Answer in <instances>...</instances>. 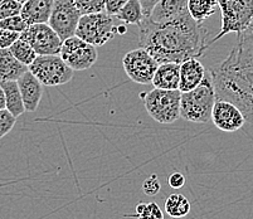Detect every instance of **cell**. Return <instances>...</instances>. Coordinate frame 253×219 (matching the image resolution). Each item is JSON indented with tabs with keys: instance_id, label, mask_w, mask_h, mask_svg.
I'll list each match as a JSON object with an SVG mask.
<instances>
[{
	"instance_id": "1",
	"label": "cell",
	"mask_w": 253,
	"mask_h": 219,
	"mask_svg": "<svg viewBox=\"0 0 253 219\" xmlns=\"http://www.w3.org/2000/svg\"><path fill=\"white\" fill-rule=\"evenodd\" d=\"M137 27L140 47L148 50L158 63H181L199 58L209 47L208 31L203 23L193 19L189 11L165 22H153L145 17Z\"/></svg>"
},
{
	"instance_id": "14",
	"label": "cell",
	"mask_w": 253,
	"mask_h": 219,
	"mask_svg": "<svg viewBox=\"0 0 253 219\" xmlns=\"http://www.w3.org/2000/svg\"><path fill=\"white\" fill-rule=\"evenodd\" d=\"M207 70L198 58H189L180 63V78H179V91H192L203 81Z\"/></svg>"
},
{
	"instance_id": "28",
	"label": "cell",
	"mask_w": 253,
	"mask_h": 219,
	"mask_svg": "<svg viewBox=\"0 0 253 219\" xmlns=\"http://www.w3.org/2000/svg\"><path fill=\"white\" fill-rule=\"evenodd\" d=\"M15 122H17V117L13 116L6 108L0 110V139H3L4 136H6L13 130Z\"/></svg>"
},
{
	"instance_id": "26",
	"label": "cell",
	"mask_w": 253,
	"mask_h": 219,
	"mask_svg": "<svg viewBox=\"0 0 253 219\" xmlns=\"http://www.w3.org/2000/svg\"><path fill=\"white\" fill-rule=\"evenodd\" d=\"M22 5L17 0H1L0 1V20L5 18L20 15Z\"/></svg>"
},
{
	"instance_id": "18",
	"label": "cell",
	"mask_w": 253,
	"mask_h": 219,
	"mask_svg": "<svg viewBox=\"0 0 253 219\" xmlns=\"http://www.w3.org/2000/svg\"><path fill=\"white\" fill-rule=\"evenodd\" d=\"M28 70V66L20 63L9 48H0V82L17 81Z\"/></svg>"
},
{
	"instance_id": "4",
	"label": "cell",
	"mask_w": 253,
	"mask_h": 219,
	"mask_svg": "<svg viewBox=\"0 0 253 219\" xmlns=\"http://www.w3.org/2000/svg\"><path fill=\"white\" fill-rule=\"evenodd\" d=\"M218 8L222 13V25L209 45L229 33L241 36L253 25V0H218Z\"/></svg>"
},
{
	"instance_id": "16",
	"label": "cell",
	"mask_w": 253,
	"mask_h": 219,
	"mask_svg": "<svg viewBox=\"0 0 253 219\" xmlns=\"http://www.w3.org/2000/svg\"><path fill=\"white\" fill-rule=\"evenodd\" d=\"M179 78H180V63L165 62V63H159L151 84L155 88L179 89Z\"/></svg>"
},
{
	"instance_id": "17",
	"label": "cell",
	"mask_w": 253,
	"mask_h": 219,
	"mask_svg": "<svg viewBox=\"0 0 253 219\" xmlns=\"http://www.w3.org/2000/svg\"><path fill=\"white\" fill-rule=\"evenodd\" d=\"M188 1L189 0H159L149 18L153 22L174 19L188 11Z\"/></svg>"
},
{
	"instance_id": "3",
	"label": "cell",
	"mask_w": 253,
	"mask_h": 219,
	"mask_svg": "<svg viewBox=\"0 0 253 219\" xmlns=\"http://www.w3.org/2000/svg\"><path fill=\"white\" fill-rule=\"evenodd\" d=\"M215 100L217 93L209 71L195 88L181 93L180 117L193 124H207L211 121V110Z\"/></svg>"
},
{
	"instance_id": "34",
	"label": "cell",
	"mask_w": 253,
	"mask_h": 219,
	"mask_svg": "<svg viewBox=\"0 0 253 219\" xmlns=\"http://www.w3.org/2000/svg\"><path fill=\"white\" fill-rule=\"evenodd\" d=\"M5 108V94H4V89L0 85V110Z\"/></svg>"
},
{
	"instance_id": "12",
	"label": "cell",
	"mask_w": 253,
	"mask_h": 219,
	"mask_svg": "<svg viewBox=\"0 0 253 219\" xmlns=\"http://www.w3.org/2000/svg\"><path fill=\"white\" fill-rule=\"evenodd\" d=\"M211 120L215 128L224 132H234L242 129L246 124V119L242 111L234 103L223 98L215 100L211 110Z\"/></svg>"
},
{
	"instance_id": "8",
	"label": "cell",
	"mask_w": 253,
	"mask_h": 219,
	"mask_svg": "<svg viewBox=\"0 0 253 219\" xmlns=\"http://www.w3.org/2000/svg\"><path fill=\"white\" fill-rule=\"evenodd\" d=\"M59 56L73 71H86L96 63L98 58L95 45L84 42V39L72 36L62 42Z\"/></svg>"
},
{
	"instance_id": "27",
	"label": "cell",
	"mask_w": 253,
	"mask_h": 219,
	"mask_svg": "<svg viewBox=\"0 0 253 219\" xmlns=\"http://www.w3.org/2000/svg\"><path fill=\"white\" fill-rule=\"evenodd\" d=\"M27 27H28V24L24 22V19L20 15H14V17L5 18V19L0 20V29H6V31L22 33Z\"/></svg>"
},
{
	"instance_id": "7",
	"label": "cell",
	"mask_w": 253,
	"mask_h": 219,
	"mask_svg": "<svg viewBox=\"0 0 253 219\" xmlns=\"http://www.w3.org/2000/svg\"><path fill=\"white\" fill-rule=\"evenodd\" d=\"M29 72L33 73L43 86L54 87L68 84L73 78L75 71L64 63L59 54L37 56L33 63L28 66Z\"/></svg>"
},
{
	"instance_id": "20",
	"label": "cell",
	"mask_w": 253,
	"mask_h": 219,
	"mask_svg": "<svg viewBox=\"0 0 253 219\" xmlns=\"http://www.w3.org/2000/svg\"><path fill=\"white\" fill-rule=\"evenodd\" d=\"M218 8V0H189L188 11L193 19L198 23H204V20L214 14Z\"/></svg>"
},
{
	"instance_id": "25",
	"label": "cell",
	"mask_w": 253,
	"mask_h": 219,
	"mask_svg": "<svg viewBox=\"0 0 253 219\" xmlns=\"http://www.w3.org/2000/svg\"><path fill=\"white\" fill-rule=\"evenodd\" d=\"M81 15L105 11V0H75Z\"/></svg>"
},
{
	"instance_id": "37",
	"label": "cell",
	"mask_w": 253,
	"mask_h": 219,
	"mask_svg": "<svg viewBox=\"0 0 253 219\" xmlns=\"http://www.w3.org/2000/svg\"><path fill=\"white\" fill-rule=\"evenodd\" d=\"M0 1H1V0H0Z\"/></svg>"
},
{
	"instance_id": "36",
	"label": "cell",
	"mask_w": 253,
	"mask_h": 219,
	"mask_svg": "<svg viewBox=\"0 0 253 219\" xmlns=\"http://www.w3.org/2000/svg\"><path fill=\"white\" fill-rule=\"evenodd\" d=\"M17 1H19V3H20V4H24V3H25V1H27V0H17Z\"/></svg>"
},
{
	"instance_id": "30",
	"label": "cell",
	"mask_w": 253,
	"mask_h": 219,
	"mask_svg": "<svg viewBox=\"0 0 253 219\" xmlns=\"http://www.w3.org/2000/svg\"><path fill=\"white\" fill-rule=\"evenodd\" d=\"M19 37L20 33L18 32L0 29V48H10L11 44H14L19 39Z\"/></svg>"
},
{
	"instance_id": "32",
	"label": "cell",
	"mask_w": 253,
	"mask_h": 219,
	"mask_svg": "<svg viewBox=\"0 0 253 219\" xmlns=\"http://www.w3.org/2000/svg\"><path fill=\"white\" fill-rule=\"evenodd\" d=\"M168 183H169L170 188L180 189L185 184V177H184V175L181 173H172L169 176V179H168Z\"/></svg>"
},
{
	"instance_id": "35",
	"label": "cell",
	"mask_w": 253,
	"mask_h": 219,
	"mask_svg": "<svg viewBox=\"0 0 253 219\" xmlns=\"http://www.w3.org/2000/svg\"><path fill=\"white\" fill-rule=\"evenodd\" d=\"M126 27H117V34H125Z\"/></svg>"
},
{
	"instance_id": "2",
	"label": "cell",
	"mask_w": 253,
	"mask_h": 219,
	"mask_svg": "<svg viewBox=\"0 0 253 219\" xmlns=\"http://www.w3.org/2000/svg\"><path fill=\"white\" fill-rule=\"evenodd\" d=\"M217 98L234 103L253 125V25L237 37L227 58L211 70Z\"/></svg>"
},
{
	"instance_id": "5",
	"label": "cell",
	"mask_w": 253,
	"mask_h": 219,
	"mask_svg": "<svg viewBox=\"0 0 253 219\" xmlns=\"http://www.w3.org/2000/svg\"><path fill=\"white\" fill-rule=\"evenodd\" d=\"M180 97L179 89L155 88L141 93L145 110L159 124L169 125L180 119Z\"/></svg>"
},
{
	"instance_id": "6",
	"label": "cell",
	"mask_w": 253,
	"mask_h": 219,
	"mask_svg": "<svg viewBox=\"0 0 253 219\" xmlns=\"http://www.w3.org/2000/svg\"><path fill=\"white\" fill-rule=\"evenodd\" d=\"M117 27L112 15L106 11L84 14L80 18L75 36L95 47H102L116 36Z\"/></svg>"
},
{
	"instance_id": "29",
	"label": "cell",
	"mask_w": 253,
	"mask_h": 219,
	"mask_svg": "<svg viewBox=\"0 0 253 219\" xmlns=\"http://www.w3.org/2000/svg\"><path fill=\"white\" fill-rule=\"evenodd\" d=\"M162 189L160 185V180L158 179V175L153 174L149 177H146L142 183V191L149 197H155L159 191Z\"/></svg>"
},
{
	"instance_id": "21",
	"label": "cell",
	"mask_w": 253,
	"mask_h": 219,
	"mask_svg": "<svg viewBox=\"0 0 253 219\" xmlns=\"http://www.w3.org/2000/svg\"><path fill=\"white\" fill-rule=\"evenodd\" d=\"M115 17L117 20L125 23V24L139 25L145 18V15L142 13L141 4H140L139 0H128L127 3L117 11Z\"/></svg>"
},
{
	"instance_id": "19",
	"label": "cell",
	"mask_w": 253,
	"mask_h": 219,
	"mask_svg": "<svg viewBox=\"0 0 253 219\" xmlns=\"http://www.w3.org/2000/svg\"><path fill=\"white\" fill-rule=\"evenodd\" d=\"M5 94V108L13 116L19 117L25 112L24 103H23L22 94L17 81H4L0 82Z\"/></svg>"
},
{
	"instance_id": "9",
	"label": "cell",
	"mask_w": 253,
	"mask_h": 219,
	"mask_svg": "<svg viewBox=\"0 0 253 219\" xmlns=\"http://www.w3.org/2000/svg\"><path fill=\"white\" fill-rule=\"evenodd\" d=\"M159 63L144 48L130 50L123 59V67L127 77L137 85H149Z\"/></svg>"
},
{
	"instance_id": "23",
	"label": "cell",
	"mask_w": 253,
	"mask_h": 219,
	"mask_svg": "<svg viewBox=\"0 0 253 219\" xmlns=\"http://www.w3.org/2000/svg\"><path fill=\"white\" fill-rule=\"evenodd\" d=\"M9 49L13 53V56H14L20 63L25 64V66H29V64L33 63V61L37 58V56H38L36 50L33 49V47H32L28 42H25L24 39L20 38V37L14 44H11V47L9 48Z\"/></svg>"
},
{
	"instance_id": "10",
	"label": "cell",
	"mask_w": 253,
	"mask_h": 219,
	"mask_svg": "<svg viewBox=\"0 0 253 219\" xmlns=\"http://www.w3.org/2000/svg\"><path fill=\"white\" fill-rule=\"evenodd\" d=\"M81 13L76 6L75 0H54L48 24L62 41L75 36Z\"/></svg>"
},
{
	"instance_id": "13",
	"label": "cell",
	"mask_w": 253,
	"mask_h": 219,
	"mask_svg": "<svg viewBox=\"0 0 253 219\" xmlns=\"http://www.w3.org/2000/svg\"><path fill=\"white\" fill-rule=\"evenodd\" d=\"M25 111L34 112L38 108L43 96V85L32 72L27 71L17 80Z\"/></svg>"
},
{
	"instance_id": "31",
	"label": "cell",
	"mask_w": 253,
	"mask_h": 219,
	"mask_svg": "<svg viewBox=\"0 0 253 219\" xmlns=\"http://www.w3.org/2000/svg\"><path fill=\"white\" fill-rule=\"evenodd\" d=\"M127 1L128 0H105V11L107 14L115 17L117 11L123 8Z\"/></svg>"
},
{
	"instance_id": "11",
	"label": "cell",
	"mask_w": 253,
	"mask_h": 219,
	"mask_svg": "<svg viewBox=\"0 0 253 219\" xmlns=\"http://www.w3.org/2000/svg\"><path fill=\"white\" fill-rule=\"evenodd\" d=\"M20 38L28 42L38 56L59 54L62 42H63L48 23L28 25L20 33Z\"/></svg>"
},
{
	"instance_id": "22",
	"label": "cell",
	"mask_w": 253,
	"mask_h": 219,
	"mask_svg": "<svg viewBox=\"0 0 253 219\" xmlns=\"http://www.w3.org/2000/svg\"><path fill=\"white\" fill-rule=\"evenodd\" d=\"M165 212L171 218H184L190 212V202L183 194H170L165 200Z\"/></svg>"
},
{
	"instance_id": "33",
	"label": "cell",
	"mask_w": 253,
	"mask_h": 219,
	"mask_svg": "<svg viewBox=\"0 0 253 219\" xmlns=\"http://www.w3.org/2000/svg\"><path fill=\"white\" fill-rule=\"evenodd\" d=\"M140 4H141L142 13H144L145 17H149L151 13V10L154 9V6L158 4L159 0H139Z\"/></svg>"
},
{
	"instance_id": "24",
	"label": "cell",
	"mask_w": 253,
	"mask_h": 219,
	"mask_svg": "<svg viewBox=\"0 0 253 219\" xmlns=\"http://www.w3.org/2000/svg\"><path fill=\"white\" fill-rule=\"evenodd\" d=\"M137 219H164V214L156 203L140 202L135 208V216Z\"/></svg>"
},
{
	"instance_id": "15",
	"label": "cell",
	"mask_w": 253,
	"mask_h": 219,
	"mask_svg": "<svg viewBox=\"0 0 253 219\" xmlns=\"http://www.w3.org/2000/svg\"><path fill=\"white\" fill-rule=\"evenodd\" d=\"M54 0H27L22 5L20 17L28 25L48 23Z\"/></svg>"
}]
</instances>
